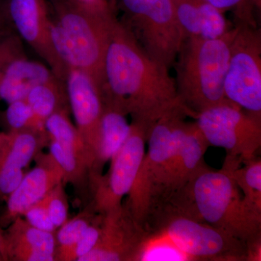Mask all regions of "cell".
<instances>
[{"instance_id":"6da1fadb","label":"cell","mask_w":261,"mask_h":261,"mask_svg":"<svg viewBox=\"0 0 261 261\" xmlns=\"http://www.w3.org/2000/svg\"><path fill=\"white\" fill-rule=\"evenodd\" d=\"M168 70L152 59L117 20L105 59L103 102L150 128L163 113L181 102Z\"/></svg>"},{"instance_id":"7a4b0ae2","label":"cell","mask_w":261,"mask_h":261,"mask_svg":"<svg viewBox=\"0 0 261 261\" xmlns=\"http://www.w3.org/2000/svg\"><path fill=\"white\" fill-rule=\"evenodd\" d=\"M163 202L247 244L261 236V212L244 198L225 165L204 164L179 191Z\"/></svg>"},{"instance_id":"3957f363","label":"cell","mask_w":261,"mask_h":261,"mask_svg":"<svg viewBox=\"0 0 261 261\" xmlns=\"http://www.w3.org/2000/svg\"><path fill=\"white\" fill-rule=\"evenodd\" d=\"M235 28L214 39L187 37L176 65V90L189 116L231 102L225 95L224 81Z\"/></svg>"},{"instance_id":"277c9868","label":"cell","mask_w":261,"mask_h":261,"mask_svg":"<svg viewBox=\"0 0 261 261\" xmlns=\"http://www.w3.org/2000/svg\"><path fill=\"white\" fill-rule=\"evenodd\" d=\"M56 21L71 44L76 68L93 80L102 94L105 59L111 32L117 21L110 5L88 8L72 0H50Z\"/></svg>"},{"instance_id":"5b68a950","label":"cell","mask_w":261,"mask_h":261,"mask_svg":"<svg viewBox=\"0 0 261 261\" xmlns=\"http://www.w3.org/2000/svg\"><path fill=\"white\" fill-rule=\"evenodd\" d=\"M145 228L166 234L192 261H246V244L170 204L155 206Z\"/></svg>"},{"instance_id":"8992f818","label":"cell","mask_w":261,"mask_h":261,"mask_svg":"<svg viewBox=\"0 0 261 261\" xmlns=\"http://www.w3.org/2000/svg\"><path fill=\"white\" fill-rule=\"evenodd\" d=\"M122 23L154 61L169 69L186 39L172 0H121Z\"/></svg>"},{"instance_id":"52a82bcc","label":"cell","mask_w":261,"mask_h":261,"mask_svg":"<svg viewBox=\"0 0 261 261\" xmlns=\"http://www.w3.org/2000/svg\"><path fill=\"white\" fill-rule=\"evenodd\" d=\"M224 81L228 100L261 118V34L258 27L238 24Z\"/></svg>"},{"instance_id":"ba28073f","label":"cell","mask_w":261,"mask_h":261,"mask_svg":"<svg viewBox=\"0 0 261 261\" xmlns=\"http://www.w3.org/2000/svg\"><path fill=\"white\" fill-rule=\"evenodd\" d=\"M197 126L209 145L222 147L241 162L256 157L261 147V118L229 102L197 113Z\"/></svg>"},{"instance_id":"9c48e42d","label":"cell","mask_w":261,"mask_h":261,"mask_svg":"<svg viewBox=\"0 0 261 261\" xmlns=\"http://www.w3.org/2000/svg\"><path fill=\"white\" fill-rule=\"evenodd\" d=\"M149 128L139 122L130 123L129 136L111 160L108 173L90 185L89 203L97 214H106L122 205L135 185L145 154V142Z\"/></svg>"},{"instance_id":"30bf717a","label":"cell","mask_w":261,"mask_h":261,"mask_svg":"<svg viewBox=\"0 0 261 261\" xmlns=\"http://www.w3.org/2000/svg\"><path fill=\"white\" fill-rule=\"evenodd\" d=\"M7 14L15 31L59 80L65 82L68 68L58 57L50 37L51 18L45 0H9Z\"/></svg>"},{"instance_id":"8fae6325","label":"cell","mask_w":261,"mask_h":261,"mask_svg":"<svg viewBox=\"0 0 261 261\" xmlns=\"http://www.w3.org/2000/svg\"><path fill=\"white\" fill-rule=\"evenodd\" d=\"M146 233L123 202L102 214L97 244L79 261H135Z\"/></svg>"},{"instance_id":"7c38bea8","label":"cell","mask_w":261,"mask_h":261,"mask_svg":"<svg viewBox=\"0 0 261 261\" xmlns=\"http://www.w3.org/2000/svg\"><path fill=\"white\" fill-rule=\"evenodd\" d=\"M65 85L75 126L88 147L93 164L104 106L102 93L89 75L77 68H69Z\"/></svg>"},{"instance_id":"4fadbf2b","label":"cell","mask_w":261,"mask_h":261,"mask_svg":"<svg viewBox=\"0 0 261 261\" xmlns=\"http://www.w3.org/2000/svg\"><path fill=\"white\" fill-rule=\"evenodd\" d=\"M49 142L47 133L32 128L5 132L0 150V204L18 186L25 168Z\"/></svg>"},{"instance_id":"5bb4252c","label":"cell","mask_w":261,"mask_h":261,"mask_svg":"<svg viewBox=\"0 0 261 261\" xmlns=\"http://www.w3.org/2000/svg\"><path fill=\"white\" fill-rule=\"evenodd\" d=\"M209 146L197 123H189L176 153L160 179L150 211L187 185L201 166L205 164L204 155Z\"/></svg>"},{"instance_id":"9a60e30c","label":"cell","mask_w":261,"mask_h":261,"mask_svg":"<svg viewBox=\"0 0 261 261\" xmlns=\"http://www.w3.org/2000/svg\"><path fill=\"white\" fill-rule=\"evenodd\" d=\"M35 166L25 176L5 201L0 216V226L6 228L25 211L42 200L56 185L63 181V174L50 154L40 152L36 156Z\"/></svg>"},{"instance_id":"2e32d148","label":"cell","mask_w":261,"mask_h":261,"mask_svg":"<svg viewBox=\"0 0 261 261\" xmlns=\"http://www.w3.org/2000/svg\"><path fill=\"white\" fill-rule=\"evenodd\" d=\"M3 233L5 261H56L55 233L34 227L22 216Z\"/></svg>"},{"instance_id":"e0dca14e","label":"cell","mask_w":261,"mask_h":261,"mask_svg":"<svg viewBox=\"0 0 261 261\" xmlns=\"http://www.w3.org/2000/svg\"><path fill=\"white\" fill-rule=\"evenodd\" d=\"M61 80L49 67L23 56L15 58L0 74V99L9 104L25 99L33 88Z\"/></svg>"},{"instance_id":"ac0fdd59","label":"cell","mask_w":261,"mask_h":261,"mask_svg":"<svg viewBox=\"0 0 261 261\" xmlns=\"http://www.w3.org/2000/svg\"><path fill=\"white\" fill-rule=\"evenodd\" d=\"M175 13L185 37L214 39L229 29L224 13L207 0H172Z\"/></svg>"},{"instance_id":"d6986e66","label":"cell","mask_w":261,"mask_h":261,"mask_svg":"<svg viewBox=\"0 0 261 261\" xmlns=\"http://www.w3.org/2000/svg\"><path fill=\"white\" fill-rule=\"evenodd\" d=\"M126 116L119 108L104 103L93 164L89 172V190L91 184L102 174L105 165L114 157L129 136L130 123Z\"/></svg>"},{"instance_id":"ffe728a7","label":"cell","mask_w":261,"mask_h":261,"mask_svg":"<svg viewBox=\"0 0 261 261\" xmlns=\"http://www.w3.org/2000/svg\"><path fill=\"white\" fill-rule=\"evenodd\" d=\"M25 99L34 115V129L43 133H47L44 123L51 114L59 110L68 109L65 82L61 80L37 86Z\"/></svg>"},{"instance_id":"44dd1931","label":"cell","mask_w":261,"mask_h":261,"mask_svg":"<svg viewBox=\"0 0 261 261\" xmlns=\"http://www.w3.org/2000/svg\"><path fill=\"white\" fill-rule=\"evenodd\" d=\"M49 154L58 163L63 174V181L70 184L81 198L90 200L89 169L87 165L71 149L56 141L49 140Z\"/></svg>"},{"instance_id":"7402d4cb","label":"cell","mask_w":261,"mask_h":261,"mask_svg":"<svg viewBox=\"0 0 261 261\" xmlns=\"http://www.w3.org/2000/svg\"><path fill=\"white\" fill-rule=\"evenodd\" d=\"M68 112V109H61L51 114L44 123L46 132L49 140L71 149L87 165L90 171L92 155L76 126L70 121Z\"/></svg>"},{"instance_id":"603a6c76","label":"cell","mask_w":261,"mask_h":261,"mask_svg":"<svg viewBox=\"0 0 261 261\" xmlns=\"http://www.w3.org/2000/svg\"><path fill=\"white\" fill-rule=\"evenodd\" d=\"M241 161L226 155L224 164L243 194L245 200L261 212V161L256 157L246 161L240 168Z\"/></svg>"},{"instance_id":"cb8c5ba5","label":"cell","mask_w":261,"mask_h":261,"mask_svg":"<svg viewBox=\"0 0 261 261\" xmlns=\"http://www.w3.org/2000/svg\"><path fill=\"white\" fill-rule=\"evenodd\" d=\"M97 214L88 203L83 210L71 219L67 220L56 230V261H74L75 245Z\"/></svg>"},{"instance_id":"d4e9b609","label":"cell","mask_w":261,"mask_h":261,"mask_svg":"<svg viewBox=\"0 0 261 261\" xmlns=\"http://www.w3.org/2000/svg\"><path fill=\"white\" fill-rule=\"evenodd\" d=\"M147 233L136 254L135 261H192V258L158 230Z\"/></svg>"},{"instance_id":"484cf974","label":"cell","mask_w":261,"mask_h":261,"mask_svg":"<svg viewBox=\"0 0 261 261\" xmlns=\"http://www.w3.org/2000/svg\"><path fill=\"white\" fill-rule=\"evenodd\" d=\"M215 8L224 13L228 10L233 11L235 25H251L257 27L255 10L260 9V0H207Z\"/></svg>"},{"instance_id":"4316f807","label":"cell","mask_w":261,"mask_h":261,"mask_svg":"<svg viewBox=\"0 0 261 261\" xmlns=\"http://www.w3.org/2000/svg\"><path fill=\"white\" fill-rule=\"evenodd\" d=\"M13 29L8 15L0 12V74L10 61L23 56L18 36L15 35Z\"/></svg>"},{"instance_id":"83f0119b","label":"cell","mask_w":261,"mask_h":261,"mask_svg":"<svg viewBox=\"0 0 261 261\" xmlns=\"http://www.w3.org/2000/svg\"><path fill=\"white\" fill-rule=\"evenodd\" d=\"M65 185L64 181L60 182L44 197L49 217L57 229L68 219L69 204Z\"/></svg>"},{"instance_id":"f1b7e54d","label":"cell","mask_w":261,"mask_h":261,"mask_svg":"<svg viewBox=\"0 0 261 261\" xmlns=\"http://www.w3.org/2000/svg\"><path fill=\"white\" fill-rule=\"evenodd\" d=\"M8 132L34 128V115L25 99L14 101L8 104L4 113ZM35 130V129H34Z\"/></svg>"},{"instance_id":"f546056e","label":"cell","mask_w":261,"mask_h":261,"mask_svg":"<svg viewBox=\"0 0 261 261\" xmlns=\"http://www.w3.org/2000/svg\"><path fill=\"white\" fill-rule=\"evenodd\" d=\"M102 214H97L92 222L84 231L74 250V261H79L84 255L92 251L99 239L101 231Z\"/></svg>"},{"instance_id":"4dcf8cb0","label":"cell","mask_w":261,"mask_h":261,"mask_svg":"<svg viewBox=\"0 0 261 261\" xmlns=\"http://www.w3.org/2000/svg\"><path fill=\"white\" fill-rule=\"evenodd\" d=\"M22 217L34 227L48 232L56 233L57 228L49 217L44 198L25 211Z\"/></svg>"},{"instance_id":"1f68e13d","label":"cell","mask_w":261,"mask_h":261,"mask_svg":"<svg viewBox=\"0 0 261 261\" xmlns=\"http://www.w3.org/2000/svg\"><path fill=\"white\" fill-rule=\"evenodd\" d=\"M3 230L0 229V261H5L4 251V239H3Z\"/></svg>"},{"instance_id":"d6a6232c","label":"cell","mask_w":261,"mask_h":261,"mask_svg":"<svg viewBox=\"0 0 261 261\" xmlns=\"http://www.w3.org/2000/svg\"><path fill=\"white\" fill-rule=\"evenodd\" d=\"M5 138V132H0V150H1L2 147H3V143Z\"/></svg>"}]
</instances>
